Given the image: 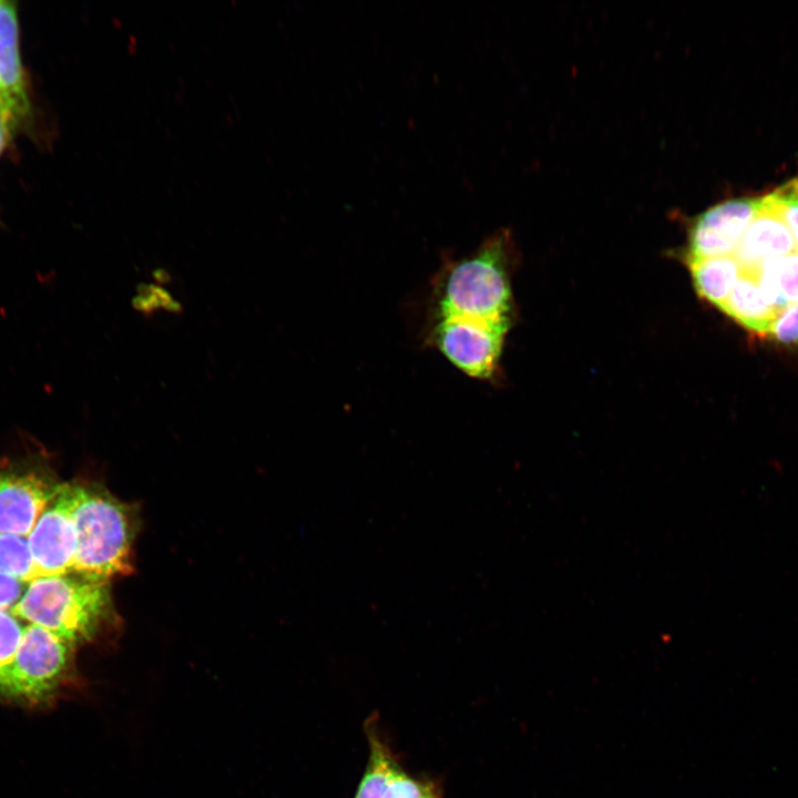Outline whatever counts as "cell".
Masks as SVG:
<instances>
[{
    "label": "cell",
    "mask_w": 798,
    "mask_h": 798,
    "mask_svg": "<svg viewBox=\"0 0 798 798\" xmlns=\"http://www.w3.org/2000/svg\"><path fill=\"white\" fill-rule=\"evenodd\" d=\"M510 232L500 229L472 253L444 257L424 299L422 339L459 371L478 380L498 375L514 319Z\"/></svg>",
    "instance_id": "6da1fadb"
},
{
    "label": "cell",
    "mask_w": 798,
    "mask_h": 798,
    "mask_svg": "<svg viewBox=\"0 0 798 798\" xmlns=\"http://www.w3.org/2000/svg\"><path fill=\"white\" fill-rule=\"evenodd\" d=\"M11 611L74 647L94 638L114 614L109 582L76 573L32 580Z\"/></svg>",
    "instance_id": "7a4b0ae2"
},
{
    "label": "cell",
    "mask_w": 798,
    "mask_h": 798,
    "mask_svg": "<svg viewBox=\"0 0 798 798\" xmlns=\"http://www.w3.org/2000/svg\"><path fill=\"white\" fill-rule=\"evenodd\" d=\"M72 516L76 534L72 573L109 582L132 570L136 522L131 505L102 487L76 483Z\"/></svg>",
    "instance_id": "3957f363"
},
{
    "label": "cell",
    "mask_w": 798,
    "mask_h": 798,
    "mask_svg": "<svg viewBox=\"0 0 798 798\" xmlns=\"http://www.w3.org/2000/svg\"><path fill=\"white\" fill-rule=\"evenodd\" d=\"M73 649L48 630L27 624L13 659L0 674V692L19 699L44 698L68 674Z\"/></svg>",
    "instance_id": "277c9868"
},
{
    "label": "cell",
    "mask_w": 798,
    "mask_h": 798,
    "mask_svg": "<svg viewBox=\"0 0 798 798\" xmlns=\"http://www.w3.org/2000/svg\"><path fill=\"white\" fill-rule=\"evenodd\" d=\"M62 484L37 460L0 463V534L28 536Z\"/></svg>",
    "instance_id": "5b68a950"
},
{
    "label": "cell",
    "mask_w": 798,
    "mask_h": 798,
    "mask_svg": "<svg viewBox=\"0 0 798 798\" xmlns=\"http://www.w3.org/2000/svg\"><path fill=\"white\" fill-rule=\"evenodd\" d=\"M759 204L760 196L733 197L696 215L688 226L686 260L733 255Z\"/></svg>",
    "instance_id": "8992f818"
},
{
    "label": "cell",
    "mask_w": 798,
    "mask_h": 798,
    "mask_svg": "<svg viewBox=\"0 0 798 798\" xmlns=\"http://www.w3.org/2000/svg\"><path fill=\"white\" fill-rule=\"evenodd\" d=\"M73 502L74 484L63 483L28 535L39 576L73 572L76 550Z\"/></svg>",
    "instance_id": "52a82bcc"
},
{
    "label": "cell",
    "mask_w": 798,
    "mask_h": 798,
    "mask_svg": "<svg viewBox=\"0 0 798 798\" xmlns=\"http://www.w3.org/2000/svg\"><path fill=\"white\" fill-rule=\"evenodd\" d=\"M797 250L794 236L770 193L760 196L759 207L733 256L743 273L754 274L766 260Z\"/></svg>",
    "instance_id": "ba28073f"
},
{
    "label": "cell",
    "mask_w": 798,
    "mask_h": 798,
    "mask_svg": "<svg viewBox=\"0 0 798 798\" xmlns=\"http://www.w3.org/2000/svg\"><path fill=\"white\" fill-rule=\"evenodd\" d=\"M719 308L743 327L768 336L778 309L765 294L756 274L743 273Z\"/></svg>",
    "instance_id": "9c48e42d"
},
{
    "label": "cell",
    "mask_w": 798,
    "mask_h": 798,
    "mask_svg": "<svg viewBox=\"0 0 798 798\" xmlns=\"http://www.w3.org/2000/svg\"><path fill=\"white\" fill-rule=\"evenodd\" d=\"M0 88L18 115L29 109L27 88L18 44V19L14 7L0 1Z\"/></svg>",
    "instance_id": "30bf717a"
},
{
    "label": "cell",
    "mask_w": 798,
    "mask_h": 798,
    "mask_svg": "<svg viewBox=\"0 0 798 798\" xmlns=\"http://www.w3.org/2000/svg\"><path fill=\"white\" fill-rule=\"evenodd\" d=\"M698 295L719 307L730 294L741 275V268L733 255L687 262Z\"/></svg>",
    "instance_id": "8fae6325"
},
{
    "label": "cell",
    "mask_w": 798,
    "mask_h": 798,
    "mask_svg": "<svg viewBox=\"0 0 798 798\" xmlns=\"http://www.w3.org/2000/svg\"><path fill=\"white\" fill-rule=\"evenodd\" d=\"M754 274L778 309L798 303V250L764 262Z\"/></svg>",
    "instance_id": "7c38bea8"
},
{
    "label": "cell",
    "mask_w": 798,
    "mask_h": 798,
    "mask_svg": "<svg viewBox=\"0 0 798 798\" xmlns=\"http://www.w3.org/2000/svg\"><path fill=\"white\" fill-rule=\"evenodd\" d=\"M366 727L370 754L355 798H383L389 778L399 764L378 736L372 722Z\"/></svg>",
    "instance_id": "4fadbf2b"
},
{
    "label": "cell",
    "mask_w": 798,
    "mask_h": 798,
    "mask_svg": "<svg viewBox=\"0 0 798 798\" xmlns=\"http://www.w3.org/2000/svg\"><path fill=\"white\" fill-rule=\"evenodd\" d=\"M0 572L25 584L39 577L28 536L0 534Z\"/></svg>",
    "instance_id": "5bb4252c"
},
{
    "label": "cell",
    "mask_w": 798,
    "mask_h": 798,
    "mask_svg": "<svg viewBox=\"0 0 798 798\" xmlns=\"http://www.w3.org/2000/svg\"><path fill=\"white\" fill-rule=\"evenodd\" d=\"M25 625L11 610H0V674L13 659Z\"/></svg>",
    "instance_id": "9a60e30c"
},
{
    "label": "cell",
    "mask_w": 798,
    "mask_h": 798,
    "mask_svg": "<svg viewBox=\"0 0 798 798\" xmlns=\"http://www.w3.org/2000/svg\"><path fill=\"white\" fill-rule=\"evenodd\" d=\"M383 798H438L429 784L408 775L400 765L389 778Z\"/></svg>",
    "instance_id": "2e32d148"
},
{
    "label": "cell",
    "mask_w": 798,
    "mask_h": 798,
    "mask_svg": "<svg viewBox=\"0 0 798 798\" xmlns=\"http://www.w3.org/2000/svg\"><path fill=\"white\" fill-rule=\"evenodd\" d=\"M795 239L798 250V177L770 192Z\"/></svg>",
    "instance_id": "e0dca14e"
},
{
    "label": "cell",
    "mask_w": 798,
    "mask_h": 798,
    "mask_svg": "<svg viewBox=\"0 0 798 798\" xmlns=\"http://www.w3.org/2000/svg\"><path fill=\"white\" fill-rule=\"evenodd\" d=\"M768 335L782 344L798 342V303L787 305L779 311Z\"/></svg>",
    "instance_id": "ac0fdd59"
},
{
    "label": "cell",
    "mask_w": 798,
    "mask_h": 798,
    "mask_svg": "<svg viewBox=\"0 0 798 798\" xmlns=\"http://www.w3.org/2000/svg\"><path fill=\"white\" fill-rule=\"evenodd\" d=\"M27 585L0 572V610H12L21 600Z\"/></svg>",
    "instance_id": "d6986e66"
},
{
    "label": "cell",
    "mask_w": 798,
    "mask_h": 798,
    "mask_svg": "<svg viewBox=\"0 0 798 798\" xmlns=\"http://www.w3.org/2000/svg\"><path fill=\"white\" fill-rule=\"evenodd\" d=\"M16 113L8 106L0 105V153L2 152L10 132Z\"/></svg>",
    "instance_id": "ffe728a7"
},
{
    "label": "cell",
    "mask_w": 798,
    "mask_h": 798,
    "mask_svg": "<svg viewBox=\"0 0 798 798\" xmlns=\"http://www.w3.org/2000/svg\"><path fill=\"white\" fill-rule=\"evenodd\" d=\"M0 105L10 108V109L16 113V115L18 116V113H17V111L14 110L12 103L9 101V99L7 98V95L4 94V92L2 91L1 88H0Z\"/></svg>",
    "instance_id": "44dd1931"
}]
</instances>
